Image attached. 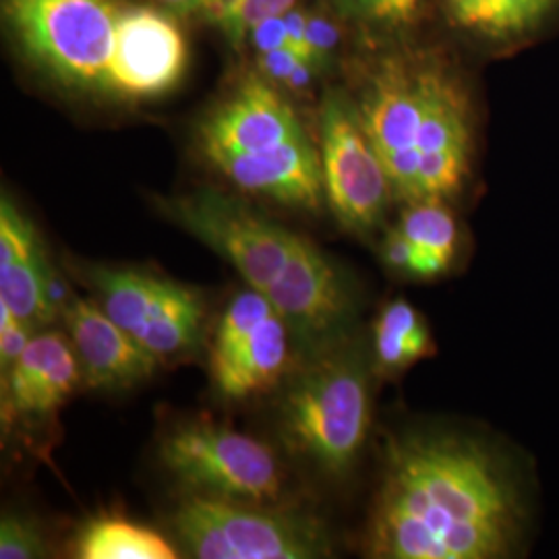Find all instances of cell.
I'll use <instances>...</instances> for the list:
<instances>
[{"label":"cell","mask_w":559,"mask_h":559,"mask_svg":"<svg viewBox=\"0 0 559 559\" xmlns=\"http://www.w3.org/2000/svg\"><path fill=\"white\" fill-rule=\"evenodd\" d=\"M524 498L487 441L454 431H406L383 450L365 533L376 559H503L524 535Z\"/></svg>","instance_id":"cell-1"},{"label":"cell","mask_w":559,"mask_h":559,"mask_svg":"<svg viewBox=\"0 0 559 559\" xmlns=\"http://www.w3.org/2000/svg\"><path fill=\"white\" fill-rule=\"evenodd\" d=\"M160 210L278 309L300 353L313 359L348 336L357 316L355 290L311 240L212 189L162 200Z\"/></svg>","instance_id":"cell-2"},{"label":"cell","mask_w":559,"mask_h":559,"mask_svg":"<svg viewBox=\"0 0 559 559\" xmlns=\"http://www.w3.org/2000/svg\"><path fill=\"white\" fill-rule=\"evenodd\" d=\"M200 147L237 189L307 212L325 200L321 154L293 106L258 75L218 104L200 124Z\"/></svg>","instance_id":"cell-3"},{"label":"cell","mask_w":559,"mask_h":559,"mask_svg":"<svg viewBox=\"0 0 559 559\" xmlns=\"http://www.w3.org/2000/svg\"><path fill=\"white\" fill-rule=\"evenodd\" d=\"M373 357L342 340L297 373L280 402L282 440L330 477L353 471L373 417Z\"/></svg>","instance_id":"cell-4"},{"label":"cell","mask_w":559,"mask_h":559,"mask_svg":"<svg viewBox=\"0 0 559 559\" xmlns=\"http://www.w3.org/2000/svg\"><path fill=\"white\" fill-rule=\"evenodd\" d=\"M173 531L200 559H316L332 551L330 533L313 514L201 493L180 501Z\"/></svg>","instance_id":"cell-5"},{"label":"cell","mask_w":559,"mask_h":559,"mask_svg":"<svg viewBox=\"0 0 559 559\" xmlns=\"http://www.w3.org/2000/svg\"><path fill=\"white\" fill-rule=\"evenodd\" d=\"M158 459L187 493L276 503L284 489L278 459L263 441L212 420L170 429L160 440Z\"/></svg>","instance_id":"cell-6"},{"label":"cell","mask_w":559,"mask_h":559,"mask_svg":"<svg viewBox=\"0 0 559 559\" xmlns=\"http://www.w3.org/2000/svg\"><path fill=\"white\" fill-rule=\"evenodd\" d=\"M81 276L106 316L160 362L200 348L205 300L195 288L152 272L96 263L85 265Z\"/></svg>","instance_id":"cell-7"},{"label":"cell","mask_w":559,"mask_h":559,"mask_svg":"<svg viewBox=\"0 0 559 559\" xmlns=\"http://www.w3.org/2000/svg\"><path fill=\"white\" fill-rule=\"evenodd\" d=\"M4 15L29 57L55 78L106 90L119 21L110 0H4Z\"/></svg>","instance_id":"cell-8"},{"label":"cell","mask_w":559,"mask_h":559,"mask_svg":"<svg viewBox=\"0 0 559 559\" xmlns=\"http://www.w3.org/2000/svg\"><path fill=\"white\" fill-rule=\"evenodd\" d=\"M441 73L440 67L388 60L367 81L355 104L402 203L419 200V143Z\"/></svg>","instance_id":"cell-9"},{"label":"cell","mask_w":559,"mask_h":559,"mask_svg":"<svg viewBox=\"0 0 559 559\" xmlns=\"http://www.w3.org/2000/svg\"><path fill=\"white\" fill-rule=\"evenodd\" d=\"M297 336L278 309L247 288L226 305L210 342V376L222 399L263 394L288 376Z\"/></svg>","instance_id":"cell-10"},{"label":"cell","mask_w":559,"mask_h":559,"mask_svg":"<svg viewBox=\"0 0 559 559\" xmlns=\"http://www.w3.org/2000/svg\"><path fill=\"white\" fill-rule=\"evenodd\" d=\"M320 133L325 201L346 233L360 239L371 237L396 193L355 104L342 96L325 98Z\"/></svg>","instance_id":"cell-11"},{"label":"cell","mask_w":559,"mask_h":559,"mask_svg":"<svg viewBox=\"0 0 559 559\" xmlns=\"http://www.w3.org/2000/svg\"><path fill=\"white\" fill-rule=\"evenodd\" d=\"M71 295L50 265L36 226L2 195L0 302L38 332L59 318Z\"/></svg>","instance_id":"cell-12"},{"label":"cell","mask_w":559,"mask_h":559,"mask_svg":"<svg viewBox=\"0 0 559 559\" xmlns=\"http://www.w3.org/2000/svg\"><path fill=\"white\" fill-rule=\"evenodd\" d=\"M187 48L179 27L156 11L119 15L106 90L124 98H152L170 90L185 69Z\"/></svg>","instance_id":"cell-13"},{"label":"cell","mask_w":559,"mask_h":559,"mask_svg":"<svg viewBox=\"0 0 559 559\" xmlns=\"http://www.w3.org/2000/svg\"><path fill=\"white\" fill-rule=\"evenodd\" d=\"M60 318L78 353L81 380L92 390H124L150 380L160 360L131 338L94 299L71 295Z\"/></svg>","instance_id":"cell-14"},{"label":"cell","mask_w":559,"mask_h":559,"mask_svg":"<svg viewBox=\"0 0 559 559\" xmlns=\"http://www.w3.org/2000/svg\"><path fill=\"white\" fill-rule=\"evenodd\" d=\"M80 380V360L71 340L57 332H40L2 373V417H52Z\"/></svg>","instance_id":"cell-15"},{"label":"cell","mask_w":559,"mask_h":559,"mask_svg":"<svg viewBox=\"0 0 559 559\" xmlns=\"http://www.w3.org/2000/svg\"><path fill=\"white\" fill-rule=\"evenodd\" d=\"M431 355H436V342L425 316L411 300H388L373 323L371 357L376 376L399 378Z\"/></svg>","instance_id":"cell-16"},{"label":"cell","mask_w":559,"mask_h":559,"mask_svg":"<svg viewBox=\"0 0 559 559\" xmlns=\"http://www.w3.org/2000/svg\"><path fill=\"white\" fill-rule=\"evenodd\" d=\"M396 228L415 247V280L440 278L454 265L460 228L448 201L404 203Z\"/></svg>","instance_id":"cell-17"},{"label":"cell","mask_w":559,"mask_h":559,"mask_svg":"<svg viewBox=\"0 0 559 559\" xmlns=\"http://www.w3.org/2000/svg\"><path fill=\"white\" fill-rule=\"evenodd\" d=\"M80 559H175L177 547L158 531L127 519L90 520L75 540Z\"/></svg>","instance_id":"cell-18"},{"label":"cell","mask_w":559,"mask_h":559,"mask_svg":"<svg viewBox=\"0 0 559 559\" xmlns=\"http://www.w3.org/2000/svg\"><path fill=\"white\" fill-rule=\"evenodd\" d=\"M460 25L487 36H514L547 13L554 0H448Z\"/></svg>","instance_id":"cell-19"},{"label":"cell","mask_w":559,"mask_h":559,"mask_svg":"<svg viewBox=\"0 0 559 559\" xmlns=\"http://www.w3.org/2000/svg\"><path fill=\"white\" fill-rule=\"evenodd\" d=\"M48 551L40 526L34 520L4 514L0 520V558L36 559Z\"/></svg>","instance_id":"cell-20"},{"label":"cell","mask_w":559,"mask_h":559,"mask_svg":"<svg viewBox=\"0 0 559 559\" xmlns=\"http://www.w3.org/2000/svg\"><path fill=\"white\" fill-rule=\"evenodd\" d=\"M295 0H245L239 13L228 21L222 29L228 36V40L239 44L249 36V32L267 17L284 15L290 11Z\"/></svg>","instance_id":"cell-21"},{"label":"cell","mask_w":559,"mask_h":559,"mask_svg":"<svg viewBox=\"0 0 559 559\" xmlns=\"http://www.w3.org/2000/svg\"><path fill=\"white\" fill-rule=\"evenodd\" d=\"M36 336V330L21 321L4 302H0V367L2 373L17 360L29 340Z\"/></svg>","instance_id":"cell-22"},{"label":"cell","mask_w":559,"mask_h":559,"mask_svg":"<svg viewBox=\"0 0 559 559\" xmlns=\"http://www.w3.org/2000/svg\"><path fill=\"white\" fill-rule=\"evenodd\" d=\"M381 260L388 270L396 272L400 276L415 278V247L406 239L399 228H390L381 239Z\"/></svg>","instance_id":"cell-23"},{"label":"cell","mask_w":559,"mask_h":559,"mask_svg":"<svg viewBox=\"0 0 559 559\" xmlns=\"http://www.w3.org/2000/svg\"><path fill=\"white\" fill-rule=\"evenodd\" d=\"M307 41H309L313 60L320 69L338 41V29L328 20L307 17Z\"/></svg>","instance_id":"cell-24"},{"label":"cell","mask_w":559,"mask_h":559,"mask_svg":"<svg viewBox=\"0 0 559 559\" xmlns=\"http://www.w3.org/2000/svg\"><path fill=\"white\" fill-rule=\"evenodd\" d=\"M249 38L255 44L260 52H270L278 48H288V32H286V21L284 15L267 17L260 21L251 32ZM290 50V48H288Z\"/></svg>","instance_id":"cell-25"},{"label":"cell","mask_w":559,"mask_h":559,"mask_svg":"<svg viewBox=\"0 0 559 559\" xmlns=\"http://www.w3.org/2000/svg\"><path fill=\"white\" fill-rule=\"evenodd\" d=\"M299 55H295L288 48H278V50H270V52H261L260 69L261 73H265V78L270 81H278V83H288L293 78L295 69L299 67Z\"/></svg>","instance_id":"cell-26"},{"label":"cell","mask_w":559,"mask_h":559,"mask_svg":"<svg viewBox=\"0 0 559 559\" xmlns=\"http://www.w3.org/2000/svg\"><path fill=\"white\" fill-rule=\"evenodd\" d=\"M284 21H286V32H288V48L299 55L300 59L309 60L316 69V60L311 55V48H309V41H307V17L300 13V11H286L284 13Z\"/></svg>","instance_id":"cell-27"},{"label":"cell","mask_w":559,"mask_h":559,"mask_svg":"<svg viewBox=\"0 0 559 559\" xmlns=\"http://www.w3.org/2000/svg\"><path fill=\"white\" fill-rule=\"evenodd\" d=\"M245 0H205L203 9L207 13V17L216 23H221L222 27L233 20L240 11Z\"/></svg>","instance_id":"cell-28"},{"label":"cell","mask_w":559,"mask_h":559,"mask_svg":"<svg viewBox=\"0 0 559 559\" xmlns=\"http://www.w3.org/2000/svg\"><path fill=\"white\" fill-rule=\"evenodd\" d=\"M166 4H170V7H177V9H198V7H203L205 4V0H164Z\"/></svg>","instance_id":"cell-29"}]
</instances>
